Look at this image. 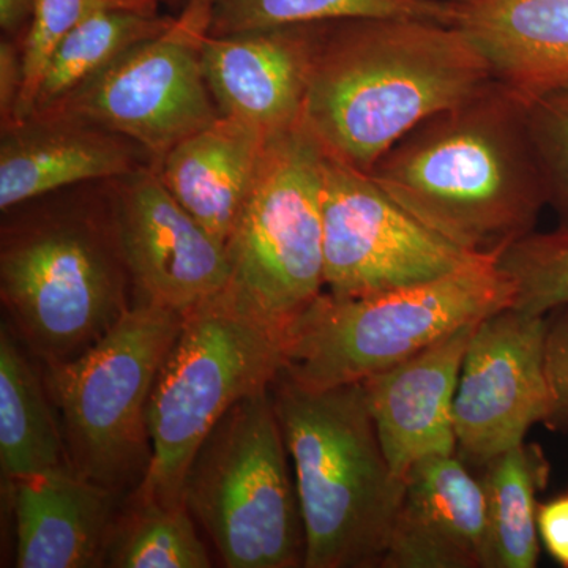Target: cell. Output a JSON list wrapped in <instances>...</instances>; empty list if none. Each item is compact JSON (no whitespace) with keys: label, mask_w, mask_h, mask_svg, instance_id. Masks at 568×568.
<instances>
[{"label":"cell","mask_w":568,"mask_h":568,"mask_svg":"<svg viewBox=\"0 0 568 568\" xmlns=\"http://www.w3.org/2000/svg\"><path fill=\"white\" fill-rule=\"evenodd\" d=\"M495 81L459 26L410 18L325 22L301 121L325 152L369 173L420 123Z\"/></svg>","instance_id":"1"},{"label":"cell","mask_w":568,"mask_h":568,"mask_svg":"<svg viewBox=\"0 0 568 568\" xmlns=\"http://www.w3.org/2000/svg\"><path fill=\"white\" fill-rule=\"evenodd\" d=\"M369 174L418 222L480 256L534 233L547 207L526 102L499 81L420 123Z\"/></svg>","instance_id":"2"},{"label":"cell","mask_w":568,"mask_h":568,"mask_svg":"<svg viewBox=\"0 0 568 568\" xmlns=\"http://www.w3.org/2000/svg\"><path fill=\"white\" fill-rule=\"evenodd\" d=\"M271 394L294 466L305 567H383L405 480L381 447L364 384L312 390L280 373Z\"/></svg>","instance_id":"3"},{"label":"cell","mask_w":568,"mask_h":568,"mask_svg":"<svg viewBox=\"0 0 568 568\" xmlns=\"http://www.w3.org/2000/svg\"><path fill=\"white\" fill-rule=\"evenodd\" d=\"M514 301L515 284L497 256L383 293L324 291L284 328L282 375L312 390L364 383Z\"/></svg>","instance_id":"4"},{"label":"cell","mask_w":568,"mask_h":568,"mask_svg":"<svg viewBox=\"0 0 568 568\" xmlns=\"http://www.w3.org/2000/svg\"><path fill=\"white\" fill-rule=\"evenodd\" d=\"M129 282L106 182L92 205H40L3 226L0 295L48 364L84 353L129 312Z\"/></svg>","instance_id":"5"},{"label":"cell","mask_w":568,"mask_h":568,"mask_svg":"<svg viewBox=\"0 0 568 568\" xmlns=\"http://www.w3.org/2000/svg\"><path fill=\"white\" fill-rule=\"evenodd\" d=\"M283 365V332L222 294L183 315L149 402L151 462L134 496L182 506L186 469L213 426L271 388Z\"/></svg>","instance_id":"6"},{"label":"cell","mask_w":568,"mask_h":568,"mask_svg":"<svg viewBox=\"0 0 568 568\" xmlns=\"http://www.w3.org/2000/svg\"><path fill=\"white\" fill-rule=\"evenodd\" d=\"M287 458L271 388L231 407L194 454L182 504L224 567H305L304 518Z\"/></svg>","instance_id":"7"},{"label":"cell","mask_w":568,"mask_h":568,"mask_svg":"<svg viewBox=\"0 0 568 568\" xmlns=\"http://www.w3.org/2000/svg\"><path fill=\"white\" fill-rule=\"evenodd\" d=\"M182 321L136 302L84 353L50 364L48 384L81 476L114 493L140 487L151 462L149 402Z\"/></svg>","instance_id":"8"},{"label":"cell","mask_w":568,"mask_h":568,"mask_svg":"<svg viewBox=\"0 0 568 568\" xmlns=\"http://www.w3.org/2000/svg\"><path fill=\"white\" fill-rule=\"evenodd\" d=\"M323 170L324 149L302 121L272 134L226 242L223 297L280 332L325 290Z\"/></svg>","instance_id":"9"},{"label":"cell","mask_w":568,"mask_h":568,"mask_svg":"<svg viewBox=\"0 0 568 568\" xmlns=\"http://www.w3.org/2000/svg\"><path fill=\"white\" fill-rule=\"evenodd\" d=\"M215 0H186L160 36L126 51L103 73L40 115H70L140 144L155 168L185 138L220 118L203 65Z\"/></svg>","instance_id":"10"},{"label":"cell","mask_w":568,"mask_h":568,"mask_svg":"<svg viewBox=\"0 0 568 568\" xmlns=\"http://www.w3.org/2000/svg\"><path fill=\"white\" fill-rule=\"evenodd\" d=\"M324 284L358 297L429 282L476 260L418 222L372 174L324 151Z\"/></svg>","instance_id":"11"},{"label":"cell","mask_w":568,"mask_h":568,"mask_svg":"<svg viewBox=\"0 0 568 568\" xmlns=\"http://www.w3.org/2000/svg\"><path fill=\"white\" fill-rule=\"evenodd\" d=\"M547 316L508 306L474 328L463 361L454 424L457 455L481 467L526 443L552 409Z\"/></svg>","instance_id":"12"},{"label":"cell","mask_w":568,"mask_h":568,"mask_svg":"<svg viewBox=\"0 0 568 568\" xmlns=\"http://www.w3.org/2000/svg\"><path fill=\"white\" fill-rule=\"evenodd\" d=\"M106 192L136 302L186 315L226 290V244L175 200L155 166L106 181Z\"/></svg>","instance_id":"13"},{"label":"cell","mask_w":568,"mask_h":568,"mask_svg":"<svg viewBox=\"0 0 568 568\" xmlns=\"http://www.w3.org/2000/svg\"><path fill=\"white\" fill-rule=\"evenodd\" d=\"M324 24L205 37V80L220 114L267 136L301 122Z\"/></svg>","instance_id":"14"},{"label":"cell","mask_w":568,"mask_h":568,"mask_svg":"<svg viewBox=\"0 0 568 568\" xmlns=\"http://www.w3.org/2000/svg\"><path fill=\"white\" fill-rule=\"evenodd\" d=\"M477 324L458 328L362 383L381 447L403 480L422 459L457 455L455 395Z\"/></svg>","instance_id":"15"},{"label":"cell","mask_w":568,"mask_h":568,"mask_svg":"<svg viewBox=\"0 0 568 568\" xmlns=\"http://www.w3.org/2000/svg\"><path fill=\"white\" fill-rule=\"evenodd\" d=\"M384 568H491L480 478L458 455L422 459L405 477Z\"/></svg>","instance_id":"16"},{"label":"cell","mask_w":568,"mask_h":568,"mask_svg":"<svg viewBox=\"0 0 568 568\" xmlns=\"http://www.w3.org/2000/svg\"><path fill=\"white\" fill-rule=\"evenodd\" d=\"M148 166H155L152 156L122 134L70 115H32L2 130L0 209Z\"/></svg>","instance_id":"17"},{"label":"cell","mask_w":568,"mask_h":568,"mask_svg":"<svg viewBox=\"0 0 568 568\" xmlns=\"http://www.w3.org/2000/svg\"><path fill=\"white\" fill-rule=\"evenodd\" d=\"M20 568L106 566L118 493L74 467L9 480Z\"/></svg>","instance_id":"18"},{"label":"cell","mask_w":568,"mask_h":568,"mask_svg":"<svg viewBox=\"0 0 568 568\" xmlns=\"http://www.w3.org/2000/svg\"><path fill=\"white\" fill-rule=\"evenodd\" d=\"M457 26L523 100L568 82V0H470Z\"/></svg>","instance_id":"19"},{"label":"cell","mask_w":568,"mask_h":568,"mask_svg":"<svg viewBox=\"0 0 568 568\" xmlns=\"http://www.w3.org/2000/svg\"><path fill=\"white\" fill-rule=\"evenodd\" d=\"M271 136L233 118L174 145L156 166L175 200L226 244L252 192Z\"/></svg>","instance_id":"20"},{"label":"cell","mask_w":568,"mask_h":568,"mask_svg":"<svg viewBox=\"0 0 568 568\" xmlns=\"http://www.w3.org/2000/svg\"><path fill=\"white\" fill-rule=\"evenodd\" d=\"M0 465L7 480L73 467L39 373L6 323L0 328Z\"/></svg>","instance_id":"21"},{"label":"cell","mask_w":568,"mask_h":568,"mask_svg":"<svg viewBox=\"0 0 568 568\" xmlns=\"http://www.w3.org/2000/svg\"><path fill=\"white\" fill-rule=\"evenodd\" d=\"M173 17L102 7L71 29L41 78L32 115L47 114L142 41L166 31ZM31 115V118H32Z\"/></svg>","instance_id":"22"},{"label":"cell","mask_w":568,"mask_h":568,"mask_svg":"<svg viewBox=\"0 0 568 568\" xmlns=\"http://www.w3.org/2000/svg\"><path fill=\"white\" fill-rule=\"evenodd\" d=\"M549 465L536 444L504 452L480 477L491 544V568H534L540 555L537 493L547 485Z\"/></svg>","instance_id":"23"},{"label":"cell","mask_w":568,"mask_h":568,"mask_svg":"<svg viewBox=\"0 0 568 568\" xmlns=\"http://www.w3.org/2000/svg\"><path fill=\"white\" fill-rule=\"evenodd\" d=\"M372 18H410L457 26L452 0H215L209 36Z\"/></svg>","instance_id":"24"},{"label":"cell","mask_w":568,"mask_h":568,"mask_svg":"<svg viewBox=\"0 0 568 568\" xmlns=\"http://www.w3.org/2000/svg\"><path fill=\"white\" fill-rule=\"evenodd\" d=\"M185 506H163L133 495V506L118 517L108 548L114 568H209L211 556Z\"/></svg>","instance_id":"25"},{"label":"cell","mask_w":568,"mask_h":568,"mask_svg":"<svg viewBox=\"0 0 568 568\" xmlns=\"http://www.w3.org/2000/svg\"><path fill=\"white\" fill-rule=\"evenodd\" d=\"M497 264L515 284L514 308L547 316L568 305V227L534 231L507 246Z\"/></svg>","instance_id":"26"},{"label":"cell","mask_w":568,"mask_h":568,"mask_svg":"<svg viewBox=\"0 0 568 568\" xmlns=\"http://www.w3.org/2000/svg\"><path fill=\"white\" fill-rule=\"evenodd\" d=\"M525 102L547 205L568 227V82Z\"/></svg>","instance_id":"27"},{"label":"cell","mask_w":568,"mask_h":568,"mask_svg":"<svg viewBox=\"0 0 568 568\" xmlns=\"http://www.w3.org/2000/svg\"><path fill=\"white\" fill-rule=\"evenodd\" d=\"M102 7H108L103 0H36L31 24L21 41L24 88L14 125L31 118L41 78L59 44L78 22Z\"/></svg>","instance_id":"28"},{"label":"cell","mask_w":568,"mask_h":568,"mask_svg":"<svg viewBox=\"0 0 568 568\" xmlns=\"http://www.w3.org/2000/svg\"><path fill=\"white\" fill-rule=\"evenodd\" d=\"M547 369L552 409L547 424L552 432H568V305L547 315Z\"/></svg>","instance_id":"29"},{"label":"cell","mask_w":568,"mask_h":568,"mask_svg":"<svg viewBox=\"0 0 568 568\" xmlns=\"http://www.w3.org/2000/svg\"><path fill=\"white\" fill-rule=\"evenodd\" d=\"M24 88L22 43L3 37L0 41V122L2 130L17 122L18 106Z\"/></svg>","instance_id":"30"},{"label":"cell","mask_w":568,"mask_h":568,"mask_svg":"<svg viewBox=\"0 0 568 568\" xmlns=\"http://www.w3.org/2000/svg\"><path fill=\"white\" fill-rule=\"evenodd\" d=\"M537 528L548 555L568 568V493L538 504Z\"/></svg>","instance_id":"31"},{"label":"cell","mask_w":568,"mask_h":568,"mask_svg":"<svg viewBox=\"0 0 568 568\" xmlns=\"http://www.w3.org/2000/svg\"><path fill=\"white\" fill-rule=\"evenodd\" d=\"M36 0H0V28L9 39H24Z\"/></svg>","instance_id":"32"},{"label":"cell","mask_w":568,"mask_h":568,"mask_svg":"<svg viewBox=\"0 0 568 568\" xmlns=\"http://www.w3.org/2000/svg\"><path fill=\"white\" fill-rule=\"evenodd\" d=\"M108 7H115V9H126L141 11V13L159 14L160 7L163 3L179 2V0H103ZM186 2V0H183Z\"/></svg>","instance_id":"33"},{"label":"cell","mask_w":568,"mask_h":568,"mask_svg":"<svg viewBox=\"0 0 568 568\" xmlns=\"http://www.w3.org/2000/svg\"><path fill=\"white\" fill-rule=\"evenodd\" d=\"M452 2L458 3V6H462V3L470 2V0H452Z\"/></svg>","instance_id":"34"}]
</instances>
